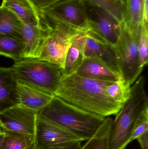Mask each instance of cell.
<instances>
[{
  "instance_id": "1",
  "label": "cell",
  "mask_w": 148,
  "mask_h": 149,
  "mask_svg": "<svg viewBox=\"0 0 148 149\" xmlns=\"http://www.w3.org/2000/svg\"><path fill=\"white\" fill-rule=\"evenodd\" d=\"M111 81L86 79L74 73L63 77L54 96L98 116L116 115L123 104L116 102L109 95L107 88Z\"/></svg>"
},
{
  "instance_id": "2",
  "label": "cell",
  "mask_w": 148,
  "mask_h": 149,
  "mask_svg": "<svg viewBox=\"0 0 148 149\" xmlns=\"http://www.w3.org/2000/svg\"><path fill=\"white\" fill-rule=\"evenodd\" d=\"M37 115L83 141L94 137L102 127L106 118L82 110L56 96L37 112Z\"/></svg>"
},
{
  "instance_id": "3",
  "label": "cell",
  "mask_w": 148,
  "mask_h": 149,
  "mask_svg": "<svg viewBox=\"0 0 148 149\" xmlns=\"http://www.w3.org/2000/svg\"><path fill=\"white\" fill-rule=\"evenodd\" d=\"M131 86L130 96L112 121L108 138V149H126L131 141L136 123L148 107L146 79L140 76Z\"/></svg>"
},
{
  "instance_id": "4",
  "label": "cell",
  "mask_w": 148,
  "mask_h": 149,
  "mask_svg": "<svg viewBox=\"0 0 148 149\" xmlns=\"http://www.w3.org/2000/svg\"><path fill=\"white\" fill-rule=\"evenodd\" d=\"M17 81L54 95L63 78V69L38 58L15 61L11 67Z\"/></svg>"
},
{
  "instance_id": "5",
  "label": "cell",
  "mask_w": 148,
  "mask_h": 149,
  "mask_svg": "<svg viewBox=\"0 0 148 149\" xmlns=\"http://www.w3.org/2000/svg\"><path fill=\"white\" fill-rule=\"evenodd\" d=\"M116 43L112 46L123 80L131 86L143 70L141 67L138 49V34L133 33L122 22Z\"/></svg>"
},
{
  "instance_id": "6",
  "label": "cell",
  "mask_w": 148,
  "mask_h": 149,
  "mask_svg": "<svg viewBox=\"0 0 148 149\" xmlns=\"http://www.w3.org/2000/svg\"><path fill=\"white\" fill-rule=\"evenodd\" d=\"M37 11L51 27L57 24L76 31H86L88 29L84 0H62Z\"/></svg>"
},
{
  "instance_id": "7",
  "label": "cell",
  "mask_w": 148,
  "mask_h": 149,
  "mask_svg": "<svg viewBox=\"0 0 148 149\" xmlns=\"http://www.w3.org/2000/svg\"><path fill=\"white\" fill-rule=\"evenodd\" d=\"M85 3L89 21L88 29L86 31L96 40L114 46L120 36V23L96 5L86 1Z\"/></svg>"
},
{
  "instance_id": "8",
  "label": "cell",
  "mask_w": 148,
  "mask_h": 149,
  "mask_svg": "<svg viewBox=\"0 0 148 149\" xmlns=\"http://www.w3.org/2000/svg\"><path fill=\"white\" fill-rule=\"evenodd\" d=\"M53 30L44 37L37 58L64 68L71 37L76 32L61 24L52 25Z\"/></svg>"
},
{
  "instance_id": "9",
  "label": "cell",
  "mask_w": 148,
  "mask_h": 149,
  "mask_svg": "<svg viewBox=\"0 0 148 149\" xmlns=\"http://www.w3.org/2000/svg\"><path fill=\"white\" fill-rule=\"evenodd\" d=\"M37 113L20 105L0 113V129L34 136Z\"/></svg>"
},
{
  "instance_id": "10",
  "label": "cell",
  "mask_w": 148,
  "mask_h": 149,
  "mask_svg": "<svg viewBox=\"0 0 148 149\" xmlns=\"http://www.w3.org/2000/svg\"><path fill=\"white\" fill-rule=\"evenodd\" d=\"M36 148H44L83 141L82 139L37 115L34 134Z\"/></svg>"
},
{
  "instance_id": "11",
  "label": "cell",
  "mask_w": 148,
  "mask_h": 149,
  "mask_svg": "<svg viewBox=\"0 0 148 149\" xmlns=\"http://www.w3.org/2000/svg\"><path fill=\"white\" fill-rule=\"evenodd\" d=\"M86 33L84 57L94 58L98 60L122 77L113 47L108 44L96 40L86 31Z\"/></svg>"
},
{
  "instance_id": "12",
  "label": "cell",
  "mask_w": 148,
  "mask_h": 149,
  "mask_svg": "<svg viewBox=\"0 0 148 149\" xmlns=\"http://www.w3.org/2000/svg\"><path fill=\"white\" fill-rule=\"evenodd\" d=\"M54 96L31 86L17 82L18 105L36 113L45 107Z\"/></svg>"
},
{
  "instance_id": "13",
  "label": "cell",
  "mask_w": 148,
  "mask_h": 149,
  "mask_svg": "<svg viewBox=\"0 0 148 149\" xmlns=\"http://www.w3.org/2000/svg\"><path fill=\"white\" fill-rule=\"evenodd\" d=\"M53 30L46 22L38 26L23 23V40L25 46V58H37L44 37Z\"/></svg>"
},
{
  "instance_id": "14",
  "label": "cell",
  "mask_w": 148,
  "mask_h": 149,
  "mask_svg": "<svg viewBox=\"0 0 148 149\" xmlns=\"http://www.w3.org/2000/svg\"><path fill=\"white\" fill-rule=\"evenodd\" d=\"M86 31H78L71 37L65 58L63 77L74 74L85 58L84 48Z\"/></svg>"
},
{
  "instance_id": "15",
  "label": "cell",
  "mask_w": 148,
  "mask_h": 149,
  "mask_svg": "<svg viewBox=\"0 0 148 149\" xmlns=\"http://www.w3.org/2000/svg\"><path fill=\"white\" fill-rule=\"evenodd\" d=\"M75 74L83 78L97 80L116 81L123 80L121 76L101 62L89 58H84Z\"/></svg>"
},
{
  "instance_id": "16",
  "label": "cell",
  "mask_w": 148,
  "mask_h": 149,
  "mask_svg": "<svg viewBox=\"0 0 148 149\" xmlns=\"http://www.w3.org/2000/svg\"><path fill=\"white\" fill-rule=\"evenodd\" d=\"M17 87L11 67L0 66V113L18 105Z\"/></svg>"
},
{
  "instance_id": "17",
  "label": "cell",
  "mask_w": 148,
  "mask_h": 149,
  "mask_svg": "<svg viewBox=\"0 0 148 149\" xmlns=\"http://www.w3.org/2000/svg\"><path fill=\"white\" fill-rule=\"evenodd\" d=\"M1 6L11 10L24 24L38 26L44 23L30 0H2Z\"/></svg>"
},
{
  "instance_id": "18",
  "label": "cell",
  "mask_w": 148,
  "mask_h": 149,
  "mask_svg": "<svg viewBox=\"0 0 148 149\" xmlns=\"http://www.w3.org/2000/svg\"><path fill=\"white\" fill-rule=\"evenodd\" d=\"M0 35L23 40V23L13 12L0 6Z\"/></svg>"
},
{
  "instance_id": "19",
  "label": "cell",
  "mask_w": 148,
  "mask_h": 149,
  "mask_svg": "<svg viewBox=\"0 0 148 149\" xmlns=\"http://www.w3.org/2000/svg\"><path fill=\"white\" fill-rule=\"evenodd\" d=\"M146 0H124L125 13L123 22L133 33L138 34L143 22V8Z\"/></svg>"
},
{
  "instance_id": "20",
  "label": "cell",
  "mask_w": 148,
  "mask_h": 149,
  "mask_svg": "<svg viewBox=\"0 0 148 149\" xmlns=\"http://www.w3.org/2000/svg\"><path fill=\"white\" fill-rule=\"evenodd\" d=\"M0 55L15 61L25 58L23 41L15 38L0 35Z\"/></svg>"
},
{
  "instance_id": "21",
  "label": "cell",
  "mask_w": 148,
  "mask_h": 149,
  "mask_svg": "<svg viewBox=\"0 0 148 149\" xmlns=\"http://www.w3.org/2000/svg\"><path fill=\"white\" fill-rule=\"evenodd\" d=\"M3 132L4 136L2 143L1 149L35 148L34 136L12 132Z\"/></svg>"
},
{
  "instance_id": "22",
  "label": "cell",
  "mask_w": 148,
  "mask_h": 149,
  "mask_svg": "<svg viewBox=\"0 0 148 149\" xmlns=\"http://www.w3.org/2000/svg\"><path fill=\"white\" fill-rule=\"evenodd\" d=\"M103 9L119 22H123L125 13L124 0H85Z\"/></svg>"
},
{
  "instance_id": "23",
  "label": "cell",
  "mask_w": 148,
  "mask_h": 149,
  "mask_svg": "<svg viewBox=\"0 0 148 149\" xmlns=\"http://www.w3.org/2000/svg\"><path fill=\"white\" fill-rule=\"evenodd\" d=\"M113 119L106 118L105 122L98 133L91 139L88 140L81 149H108V138L110 124Z\"/></svg>"
},
{
  "instance_id": "24",
  "label": "cell",
  "mask_w": 148,
  "mask_h": 149,
  "mask_svg": "<svg viewBox=\"0 0 148 149\" xmlns=\"http://www.w3.org/2000/svg\"><path fill=\"white\" fill-rule=\"evenodd\" d=\"M131 86L126 84L123 80L112 81L108 86L107 91L114 100L123 104L130 96Z\"/></svg>"
},
{
  "instance_id": "25",
  "label": "cell",
  "mask_w": 148,
  "mask_h": 149,
  "mask_svg": "<svg viewBox=\"0 0 148 149\" xmlns=\"http://www.w3.org/2000/svg\"><path fill=\"white\" fill-rule=\"evenodd\" d=\"M138 49L141 67L144 68L148 62V23L143 22L138 31Z\"/></svg>"
},
{
  "instance_id": "26",
  "label": "cell",
  "mask_w": 148,
  "mask_h": 149,
  "mask_svg": "<svg viewBox=\"0 0 148 149\" xmlns=\"http://www.w3.org/2000/svg\"><path fill=\"white\" fill-rule=\"evenodd\" d=\"M148 130V107L145 109L137 119L131 137V141Z\"/></svg>"
},
{
  "instance_id": "27",
  "label": "cell",
  "mask_w": 148,
  "mask_h": 149,
  "mask_svg": "<svg viewBox=\"0 0 148 149\" xmlns=\"http://www.w3.org/2000/svg\"><path fill=\"white\" fill-rule=\"evenodd\" d=\"M36 10L45 8L54 3L62 0H30Z\"/></svg>"
},
{
  "instance_id": "28",
  "label": "cell",
  "mask_w": 148,
  "mask_h": 149,
  "mask_svg": "<svg viewBox=\"0 0 148 149\" xmlns=\"http://www.w3.org/2000/svg\"><path fill=\"white\" fill-rule=\"evenodd\" d=\"M81 142L73 143L67 145L62 146H56V147H50V148H36L34 149H81Z\"/></svg>"
},
{
  "instance_id": "29",
  "label": "cell",
  "mask_w": 148,
  "mask_h": 149,
  "mask_svg": "<svg viewBox=\"0 0 148 149\" xmlns=\"http://www.w3.org/2000/svg\"><path fill=\"white\" fill-rule=\"evenodd\" d=\"M142 149H148V130L137 138Z\"/></svg>"
},
{
  "instance_id": "30",
  "label": "cell",
  "mask_w": 148,
  "mask_h": 149,
  "mask_svg": "<svg viewBox=\"0 0 148 149\" xmlns=\"http://www.w3.org/2000/svg\"><path fill=\"white\" fill-rule=\"evenodd\" d=\"M4 136V132L1 130L0 129V149H1L2 143Z\"/></svg>"
}]
</instances>
